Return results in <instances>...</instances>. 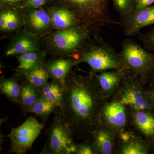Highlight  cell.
<instances>
[{
    "instance_id": "cell-16",
    "label": "cell",
    "mask_w": 154,
    "mask_h": 154,
    "mask_svg": "<svg viewBox=\"0 0 154 154\" xmlns=\"http://www.w3.org/2000/svg\"><path fill=\"white\" fill-rule=\"evenodd\" d=\"M45 8L49 15L54 30L80 27L74 15L69 9L49 5H45Z\"/></svg>"
},
{
    "instance_id": "cell-18",
    "label": "cell",
    "mask_w": 154,
    "mask_h": 154,
    "mask_svg": "<svg viewBox=\"0 0 154 154\" xmlns=\"http://www.w3.org/2000/svg\"><path fill=\"white\" fill-rule=\"evenodd\" d=\"M75 66V61L72 58H54L45 63L50 78L59 80L64 84L66 77Z\"/></svg>"
},
{
    "instance_id": "cell-19",
    "label": "cell",
    "mask_w": 154,
    "mask_h": 154,
    "mask_svg": "<svg viewBox=\"0 0 154 154\" xmlns=\"http://www.w3.org/2000/svg\"><path fill=\"white\" fill-rule=\"evenodd\" d=\"M46 55L44 51H39L17 55L19 64L15 70L16 75L19 78H22L26 73L45 63Z\"/></svg>"
},
{
    "instance_id": "cell-26",
    "label": "cell",
    "mask_w": 154,
    "mask_h": 154,
    "mask_svg": "<svg viewBox=\"0 0 154 154\" xmlns=\"http://www.w3.org/2000/svg\"><path fill=\"white\" fill-rule=\"evenodd\" d=\"M116 11L120 16V19L126 18L133 13L135 0H112Z\"/></svg>"
},
{
    "instance_id": "cell-21",
    "label": "cell",
    "mask_w": 154,
    "mask_h": 154,
    "mask_svg": "<svg viewBox=\"0 0 154 154\" xmlns=\"http://www.w3.org/2000/svg\"><path fill=\"white\" fill-rule=\"evenodd\" d=\"M60 110V107L58 105L40 96L37 101L27 109L23 114H34L41 119V122L45 124L47 122L50 116Z\"/></svg>"
},
{
    "instance_id": "cell-34",
    "label": "cell",
    "mask_w": 154,
    "mask_h": 154,
    "mask_svg": "<svg viewBox=\"0 0 154 154\" xmlns=\"http://www.w3.org/2000/svg\"><path fill=\"white\" fill-rule=\"evenodd\" d=\"M148 95L150 101L154 110V91H148Z\"/></svg>"
},
{
    "instance_id": "cell-11",
    "label": "cell",
    "mask_w": 154,
    "mask_h": 154,
    "mask_svg": "<svg viewBox=\"0 0 154 154\" xmlns=\"http://www.w3.org/2000/svg\"><path fill=\"white\" fill-rule=\"evenodd\" d=\"M41 37L23 29L17 31L6 47L5 55L13 56L41 51Z\"/></svg>"
},
{
    "instance_id": "cell-9",
    "label": "cell",
    "mask_w": 154,
    "mask_h": 154,
    "mask_svg": "<svg viewBox=\"0 0 154 154\" xmlns=\"http://www.w3.org/2000/svg\"><path fill=\"white\" fill-rule=\"evenodd\" d=\"M99 121V125L111 130L117 137L126 130L129 122L128 107L114 100H107L100 111Z\"/></svg>"
},
{
    "instance_id": "cell-10",
    "label": "cell",
    "mask_w": 154,
    "mask_h": 154,
    "mask_svg": "<svg viewBox=\"0 0 154 154\" xmlns=\"http://www.w3.org/2000/svg\"><path fill=\"white\" fill-rule=\"evenodd\" d=\"M24 29L40 37L54 31L49 15L45 8L21 9Z\"/></svg>"
},
{
    "instance_id": "cell-4",
    "label": "cell",
    "mask_w": 154,
    "mask_h": 154,
    "mask_svg": "<svg viewBox=\"0 0 154 154\" xmlns=\"http://www.w3.org/2000/svg\"><path fill=\"white\" fill-rule=\"evenodd\" d=\"M91 36L81 27L54 30L41 37L42 45L47 55L54 58H72Z\"/></svg>"
},
{
    "instance_id": "cell-20",
    "label": "cell",
    "mask_w": 154,
    "mask_h": 154,
    "mask_svg": "<svg viewBox=\"0 0 154 154\" xmlns=\"http://www.w3.org/2000/svg\"><path fill=\"white\" fill-rule=\"evenodd\" d=\"M20 93L17 105H19L22 114L39 99L40 94L33 85L24 77L19 78Z\"/></svg>"
},
{
    "instance_id": "cell-17",
    "label": "cell",
    "mask_w": 154,
    "mask_h": 154,
    "mask_svg": "<svg viewBox=\"0 0 154 154\" xmlns=\"http://www.w3.org/2000/svg\"><path fill=\"white\" fill-rule=\"evenodd\" d=\"M117 136L111 130L100 125L92 134V142L97 154H111L116 148Z\"/></svg>"
},
{
    "instance_id": "cell-32",
    "label": "cell",
    "mask_w": 154,
    "mask_h": 154,
    "mask_svg": "<svg viewBox=\"0 0 154 154\" xmlns=\"http://www.w3.org/2000/svg\"><path fill=\"white\" fill-rule=\"evenodd\" d=\"M154 3V0H135V7L134 12H137L149 6H151Z\"/></svg>"
},
{
    "instance_id": "cell-5",
    "label": "cell",
    "mask_w": 154,
    "mask_h": 154,
    "mask_svg": "<svg viewBox=\"0 0 154 154\" xmlns=\"http://www.w3.org/2000/svg\"><path fill=\"white\" fill-rule=\"evenodd\" d=\"M144 86L140 77L130 70L110 99L131 109L154 110L149 98L148 91Z\"/></svg>"
},
{
    "instance_id": "cell-14",
    "label": "cell",
    "mask_w": 154,
    "mask_h": 154,
    "mask_svg": "<svg viewBox=\"0 0 154 154\" xmlns=\"http://www.w3.org/2000/svg\"><path fill=\"white\" fill-rule=\"evenodd\" d=\"M119 139L117 152L119 154H148L151 144L145 139L129 131L122 133L117 137Z\"/></svg>"
},
{
    "instance_id": "cell-33",
    "label": "cell",
    "mask_w": 154,
    "mask_h": 154,
    "mask_svg": "<svg viewBox=\"0 0 154 154\" xmlns=\"http://www.w3.org/2000/svg\"><path fill=\"white\" fill-rule=\"evenodd\" d=\"M146 89L149 91H154V71L151 78L150 82L149 83V87Z\"/></svg>"
},
{
    "instance_id": "cell-31",
    "label": "cell",
    "mask_w": 154,
    "mask_h": 154,
    "mask_svg": "<svg viewBox=\"0 0 154 154\" xmlns=\"http://www.w3.org/2000/svg\"><path fill=\"white\" fill-rule=\"evenodd\" d=\"M48 2V0H27L23 8H42L47 5Z\"/></svg>"
},
{
    "instance_id": "cell-7",
    "label": "cell",
    "mask_w": 154,
    "mask_h": 154,
    "mask_svg": "<svg viewBox=\"0 0 154 154\" xmlns=\"http://www.w3.org/2000/svg\"><path fill=\"white\" fill-rule=\"evenodd\" d=\"M120 54L130 70L140 77L145 85L150 80L154 71V54L129 38L122 42Z\"/></svg>"
},
{
    "instance_id": "cell-22",
    "label": "cell",
    "mask_w": 154,
    "mask_h": 154,
    "mask_svg": "<svg viewBox=\"0 0 154 154\" xmlns=\"http://www.w3.org/2000/svg\"><path fill=\"white\" fill-rule=\"evenodd\" d=\"M20 79L15 75L14 76L6 78L2 76L0 80L1 94L5 96L11 102L17 105L20 93Z\"/></svg>"
},
{
    "instance_id": "cell-1",
    "label": "cell",
    "mask_w": 154,
    "mask_h": 154,
    "mask_svg": "<svg viewBox=\"0 0 154 154\" xmlns=\"http://www.w3.org/2000/svg\"><path fill=\"white\" fill-rule=\"evenodd\" d=\"M94 75L84 76L76 70L66 77L61 110L65 121L77 139L92 141L99 125V114L106 102Z\"/></svg>"
},
{
    "instance_id": "cell-3",
    "label": "cell",
    "mask_w": 154,
    "mask_h": 154,
    "mask_svg": "<svg viewBox=\"0 0 154 154\" xmlns=\"http://www.w3.org/2000/svg\"><path fill=\"white\" fill-rule=\"evenodd\" d=\"M72 58L76 66L88 64L91 68L89 73L93 75L110 70H130L120 54L101 36L90 38Z\"/></svg>"
},
{
    "instance_id": "cell-23",
    "label": "cell",
    "mask_w": 154,
    "mask_h": 154,
    "mask_svg": "<svg viewBox=\"0 0 154 154\" xmlns=\"http://www.w3.org/2000/svg\"><path fill=\"white\" fill-rule=\"evenodd\" d=\"M65 84L59 80L53 79L48 82L40 93V96L53 102L60 107L64 92Z\"/></svg>"
},
{
    "instance_id": "cell-27",
    "label": "cell",
    "mask_w": 154,
    "mask_h": 154,
    "mask_svg": "<svg viewBox=\"0 0 154 154\" xmlns=\"http://www.w3.org/2000/svg\"><path fill=\"white\" fill-rule=\"evenodd\" d=\"M72 154H97L93 142L84 140L82 143H75Z\"/></svg>"
},
{
    "instance_id": "cell-15",
    "label": "cell",
    "mask_w": 154,
    "mask_h": 154,
    "mask_svg": "<svg viewBox=\"0 0 154 154\" xmlns=\"http://www.w3.org/2000/svg\"><path fill=\"white\" fill-rule=\"evenodd\" d=\"M130 70L113 69L94 75L102 96L108 100Z\"/></svg>"
},
{
    "instance_id": "cell-24",
    "label": "cell",
    "mask_w": 154,
    "mask_h": 154,
    "mask_svg": "<svg viewBox=\"0 0 154 154\" xmlns=\"http://www.w3.org/2000/svg\"><path fill=\"white\" fill-rule=\"evenodd\" d=\"M46 63V62H45ZM45 63L26 73L24 76L33 86L40 94L42 90L48 82L49 73Z\"/></svg>"
},
{
    "instance_id": "cell-6",
    "label": "cell",
    "mask_w": 154,
    "mask_h": 154,
    "mask_svg": "<svg viewBox=\"0 0 154 154\" xmlns=\"http://www.w3.org/2000/svg\"><path fill=\"white\" fill-rule=\"evenodd\" d=\"M47 140L40 154H72L73 133L64 119L61 110L54 113L52 123L45 132Z\"/></svg>"
},
{
    "instance_id": "cell-35",
    "label": "cell",
    "mask_w": 154,
    "mask_h": 154,
    "mask_svg": "<svg viewBox=\"0 0 154 154\" xmlns=\"http://www.w3.org/2000/svg\"><path fill=\"white\" fill-rule=\"evenodd\" d=\"M153 145L154 146V143H153Z\"/></svg>"
},
{
    "instance_id": "cell-25",
    "label": "cell",
    "mask_w": 154,
    "mask_h": 154,
    "mask_svg": "<svg viewBox=\"0 0 154 154\" xmlns=\"http://www.w3.org/2000/svg\"><path fill=\"white\" fill-rule=\"evenodd\" d=\"M9 9V16L5 32L19 31L23 26L21 9Z\"/></svg>"
},
{
    "instance_id": "cell-29",
    "label": "cell",
    "mask_w": 154,
    "mask_h": 154,
    "mask_svg": "<svg viewBox=\"0 0 154 154\" xmlns=\"http://www.w3.org/2000/svg\"><path fill=\"white\" fill-rule=\"evenodd\" d=\"M27 0H0L1 9L23 8Z\"/></svg>"
},
{
    "instance_id": "cell-13",
    "label": "cell",
    "mask_w": 154,
    "mask_h": 154,
    "mask_svg": "<svg viewBox=\"0 0 154 154\" xmlns=\"http://www.w3.org/2000/svg\"><path fill=\"white\" fill-rule=\"evenodd\" d=\"M129 121L137 131L151 145L154 142V110L128 107Z\"/></svg>"
},
{
    "instance_id": "cell-2",
    "label": "cell",
    "mask_w": 154,
    "mask_h": 154,
    "mask_svg": "<svg viewBox=\"0 0 154 154\" xmlns=\"http://www.w3.org/2000/svg\"><path fill=\"white\" fill-rule=\"evenodd\" d=\"M110 0H48L46 5L69 9L74 15L80 27L92 37L100 36L101 28L115 24L109 11Z\"/></svg>"
},
{
    "instance_id": "cell-30",
    "label": "cell",
    "mask_w": 154,
    "mask_h": 154,
    "mask_svg": "<svg viewBox=\"0 0 154 154\" xmlns=\"http://www.w3.org/2000/svg\"><path fill=\"white\" fill-rule=\"evenodd\" d=\"M9 16V9H1L0 12V30L1 32H5Z\"/></svg>"
},
{
    "instance_id": "cell-28",
    "label": "cell",
    "mask_w": 154,
    "mask_h": 154,
    "mask_svg": "<svg viewBox=\"0 0 154 154\" xmlns=\"http://www.w3.org/2000/svg\"><path fill=\"white\" fill-rule=\"evenodd\" d=\"M138 39L147 50L154 51V28L145 33H140Z\"/></svg>"
},
{
    "instance_id": "cell-12",
    "label": "cell",
    "mask_w": 154,
    "mask_h": 154,
    "mask_svg": "<svg viewBox=\"0 0 154 154\" xmlns=\"http://www.w3.org/2000/svg\"><path fill=\"white\" fill-rule=\"evenodd\" d=\"M154 25V5L134 12L128 17L120 19L117 25L121 26L125 35L128 37L135 36L142 29Z\"/></svg>"
},
{
    "instance_id": "cell-8",
    "label": "cell",
    "mask_w": 154,
    "mask_h": 154,
    "mask_svg": "<svg viewBox=\"0 0 154 154\" xmlns=\"http://www.w3.org/2000/svg\"><path fill=\"white\" fill-rule=\"evenodd\" d=\"M44 125L35 117L30 116L21 125L11 128L8 136L11 142L9 152L26 153L32 147Z\"/></svg>"
}]
</instances>
